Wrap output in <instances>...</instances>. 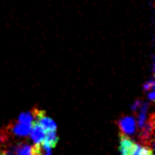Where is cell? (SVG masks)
Instances as JSON below:
<instances>
[{"label":"cell","instance_id":"5","mask_svg":"<svg viewBox=\"0 0 155 155\" xmlns=\"http://www.w3.org/2000/svg\"><path fill=\"white\" fill-rule=\"evenodd\" d=\"M134 143H136V142H134L129 137L122 136V134H121L120 148H119L121 155H130V154H132Z\"/></svg>","mask_w":155,"mask_h":155},{"label":"cell","instance_id":"1","mask_svg":"<svg viewBox=\"0 0 155 155\" xmlns=\"http://www.w3.org/2000/svg\"><path fill=\"white\" fill-rule=\"evenodd\" d=\"M140 134L138 137L141 141V143L148 146L151 149H153V134H154V114H150L149 119L147 122H145L144 125L140 129Z\"/></svg>","mask_w":155,"mask_h":155},{"label":"cell","instance_id":"11","mask_svg":"<svg viewBox=\"0 0 155 155\" xmlns=\"http://www.w3.org/2000/svg\"><path fill=\"white\" fill-rule=\"evenodd\" d=\"M144 89L145 91H153L154 89V81L150 80L144 84Z\"/></svg>","mask_w":155,"mask_h":155},{"label":"cell","instance_id":"7","mask_svg":"<svg viewBox=\"0 0 155 155\" xmlns=\"http://www.w3.org/2000/svg\"><path fill=\"white\" fill-rule=\"evenodd\" d=\"M16 155H34V145L28 143H19L15 146Z\"/></svg>","mask_w":155,"mask_h":155},{"label":"cell","instance_id":"4","mask_svg":"<svg viewBox=\"0 0 155 155\" xmlns=\"http://www.w3.org/2000/svg\"><path fill=\"white\" fill-rule=\"evenodd\" d=\"M45 137V130H44L38 124L32 123V127L31 130V137L35 144L41 143Z\"/></svg>","mask_w":155,"mask_h":155},{"label":"cell","instance_id":"8","mask_svg":"<svg viewBox=\"0 0 155 155\" xmlns=\"http://www.w3.org/2000/svg\"><path fill=\"white\" fill-rule=\"evenodd\" d=\"M43 142H44V143H46L47 145H49L51 148L54 147V146H56L57 142H58V137H57L56 130L47 132L45 134V137H44Z\"/></svg>","mask_w":155,"mask_h":155},{"label":"cell","instance_id":"3","mask_svg":"<svg viewBox=\"0 0 155 155\" xmlns=\"http://www.w3.org/2000/svg\"><path fill=\"white\" fill-rule=\"evenodd\" d=\"M117 125H118V127H119L122 136L129 137L136 133V130H137L136 121H134V119L132 117L125 116V117L120 118V119L117 121Z\"/></svg>","mask_w":155,"mask_h":155},{"label":"cell","instance_id":"9","mask_svg":"<svg viewBox=\"0 0 155 155\" xmlns=\"http://www.w3.org/2000/svg\"><path fill=\"white\" fill-rule=\"evenodd\" d=\"M21 123H28V124H32L34 123V117H32V113L31 111L30 112H25L22 113L21 115L19 116L18 120Z\"/></svg>","mask_w":155,"mask_h":155},{"label":"cell","instance_id":"14","mask_svg":"<svg viewBox=\"0 0 155 155\" xmlns=\"http://www.w3.org/2000/svg\"><path fill=\"white\" fill-rule=\"evenodd\" d=\"M0 155H5V150L0 149Z\"/></svg>","mask_w":155,"mask_h":155},{"label":"cell","instance_id":"2","mask_svg":"<svg viewBox=\"0 0 155 155\" xmlns=\"http://www.w3.org/2000/svg\"><path fill=\"white\" fill-rule=\"evenodd\" d=\"M32 127V124H28V123H21L19 121L12 122L7 126L6 129L3 130L6 133L8 136L9 134H14L16 137H27L30 134L31 130Z\"/></svg>","mask_w":155,"mask_h":155},{"label":"cell","instance_id":"12","mask_svg":"<svg viewBox=\"0 0 155 155\" xmlns=\"http://www.w3.org/2000/svg\"><path fill=\"white\" fill-rule=\"evenodd\" d=\"M154 96H155V94H154V89H153V91H150L149 94H148V98L151 101H153L154 100Z\"/></svg>","mask_w":155,"mask_h":155},{"label":"cell","instance_id":"13","mask_svg":"<svg viewBox=\"0 0 155 155\" xmlns=\"http://www.w3.org/2000/svg\"><path fill=\"white\" fill-rule=\"evenodd\" d=\"M5 155H16L14 151H11V150H5Z\"/></svg>","mask_w":155,"mask_h":155},{"label":"cell","instance_id":"6","mask_svg":"<svg viewBox=\"0 0 155 155\" xmlns=\"http://www.w3.org/2000/svg\"><path fill=\"white\" fill-rule=\"evenodd\" d=\"M147 109H148V103L146 102H142L140 108L138 109L137 113V125L140 129L144 125L146 118H147Z\"/></svg>","mask_w":155,"mask_h":155},{"label":"cell","instance_id":"10","mask_svg":"<svg viewBox=\"0 0 155 155\" xmlns=\"http://www.w3.org/2000/svg\"><path fill=\"white\" fill-rule=\"evenodd\" d=\"M141 104H142V102H141L140 100H137L136 102H134V103L132 105V110L134 112V114H136V113L138 111V109L140 108Z\"/></svg>","mask_w":155,"mask_h":155}]
</instances>
